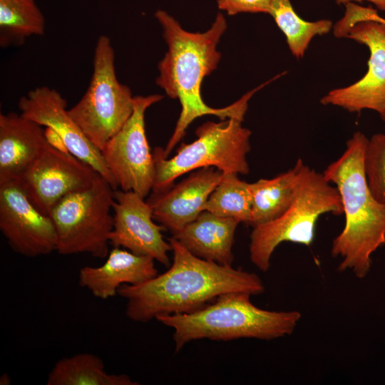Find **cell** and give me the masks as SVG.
<instances>
[{"mask_svg": "<svg viewBox=\"0 0 385 385\" xmlns=\"http://www.w3.org/2000/svg\"><path fill=\"white\" fill-rule=\"evenodd\" d=\"M168 241L173 260L166 272L118 289L127 301L125 314L130 319L147 322L159 315L192 313L225 293L257 295L264 292L256 274L197 257L173 237Z\"/></svg>", "mask_w": 385, "mask_h": 385, "instance_id": "cell-1", "label": "cell"}, {"mask_svg": "<svg viewBox=\"0 0 385 385\" xmlns=\"http://www.w3.org/2000/svg\"><path fill=\"white\" fill-rule=\"evenodd\" d=\"M155 17L163 29L168 46L167 52L158 65L156 84L169 97L178 99L181 105L173 133L163 151V156L168 158L196 118L205 115H214L222 120L244 118L250 98L269 81L250 91L230 106L222 108L208 106L201 97V83L206 76L216 69L220 60L221 53L217 51V46L227 29L225 16L218 14L211 27L203 33L185 31L163 10H158Z\"/></svg>", "mask_w": 385, "mask_h": 385, "instance_id": "cell-2", "label": "cell"}, {"mask_svg": "<svg viewBox=\"0 0 385 385\" xmlns=\"http://www.w3.org/2000/svg\"><path fill=\"white\" fill-rule=\"evenodd\" d=\"M369 138L357 131L347 141L343 154L323 172L339 191L345 216L343 230L334 239L332 255L342 260L338 269L351 270L364 277L371 267V256L385 245V206L369 187L364 160Z\"/></svg>", "mask_w": 385, "mask_h": 385, "instance_id": "cell-3", "label": "cell"}, {"mask_svg": "<svg viewBox=\"0 0 385 385\" xmlns=\"http://www.w3.org/2000/svg\"><path fill=\"white\" fill-rule=\"evenodd\" d=\"M250 296L241 292L225 293L194 312L159 315L155 319L174 329L177 351L197 339L271 340L294 332L302 317L299 312L260 309L252 303Z\"/></svg>", "mask_w": 385, "mask_h": 385, "instance_id": "cell-4", "label": "cell"}, {"mask_svg": "<svg viewBox=\"0 0 385 385\" xmlns=\"http://www.w3.org/2000/svg\"><path fill=\"white\" fill-rule=\"evenodd\" d=\"M325 213L343 214L338 190L317 173L303 165L294 198L279 217L253 227L250 256L261 271L267 272L277 247L283 242L309 246L314 241L319 217Z\"/></svg>", "mask_w": 385, "mask_h": 385, "instance_id": "cell-5", "label": "cell"}, {"mask_svg": "<svg viewBox=\"0 0 385 385\" xmlns=\"http://www.w3.org/2000/svg\"><path fill=\"white\" fill-rule=\"evenodd\" d=\"M243 120L234 117L201 125L195 131L197 139L182 143L170 158L163 156V148L155 147L153 192H165L180 175L205 167H215L223 173L247 174L251 131L242 126Z\"/></svg>", "mask_w": 385, "mask_h": 385, "instance_id": "cell-6", "label": "cell"}, {"mask_svg": "<svg viewBox=\"0 0 385 385\" xmlns=\"http://www.w3.org/2000/svg\"><path fill=\"white\" fill-rule=\"evenodd\" d=\"M134 96L117 78L115 53L110 38L100 36L93 59V73L86 91L68 113L100 150L133 113Z\"/></svg>", "mask_w": 385, "mask_h": 385, "instance_id": "cell-7", "label": "cell"}, {"mask_svg": "<svg viewBox=\"0 0 385 385\" xmlns=\"http://www.w3.org/2000/svg\"><path fill=\"white\" fill-rule=\"evenodd\" d=\"M113 190L98 175L90 187L66 196L52 209L49 216L56 231L58 254L106 258L113 227Z\"/></svg>", "mask_w": 385, "mask_h": 385, "instance_id": "cell-8", "label": "cell"}, {"mask_svg": "<svg viewBox=\"0 0 385 385\" xmlns=\"http://www.w3.org/2000/svg\"><path fill=\"white\" fill-rule=\"evenodd\" d=\"M163 98L160 94L134 96L133 111L101 150L118 187L145 197L152 190L154 163L145 127V113Z\"/></svg>", "mask_w": 385, "mask_h": 385, "instance_id": "cell-9", "label": "cell"}, {"mask_svg": "<svg viewBox=\"0 0 385 385\" xmlns=\"http://www.w3.org/2000/svg\"><path fill=\"white\" fill-rule=\"evenodd\" d=\"M98 175L86 162L50 142L16 180L31 204L49 216L63 197L90 187Z\"/></svg>", "mask_w": 385, "mask_h": 385, "instance_id": "cell-10", "label": "cell"}, {"mask_svg": "<svg viewBox=\"0 0 385 385\" xmlns=\"http://www.w3.org/2000/svg\"><path fill=\"white\" fill-rule=\"evenodd\" d=\"M18 107L24 117L46 127L66 150L91 165L113 190L117 189L101 150L71 118L66 100L57 90L44 86L36 87L19 99Z\"/></svg>", "mask_w": 385, "mask_h": 385, "instance_id": "cell-11", "label": "cell"}, {"mask_svg": "<svg viewBox=\"0 0 385 385\" xmlns=\"http://www.w3.org/2000/svg\"><path fill=\"white\" fill-rule=\"evenodd\" d=\"M345 38L368 48L367 71L352 84L330 91L320 103L351 113L366 109L380 115L385 111V22L377 14L373 21L355 24Z\"/></svg>", "mask_w": 385, "mask_h": 385, "instance_id": "cell-12", "label": "cell"}, {"mask_svg": "<svg viewBox=\"0 0 385 385\" xmlns=\"http://www.w3.org/2000/svg\"><path fill=\"white\" fill-rule=\"evenodd\" d=\"M0 230L12 250L28 257L56 251V231L50 216L38 210L16 180L0 185Z\"/></svg>", "mask_w": 385, "mask_h": 385, "instance_id": "cell-13", "label": "cell"}, {"mask_svg": "<svg viewBox=\"0 0 385 385\" xmlns=\"http://www.w3.org/2000/svg\"><path fill=\"white\" fill-rule=\"evenodd\" d=\"M113 227L110 245L134 254L147 255L168 266V252L172 251L165 240L164 229L153 220V210L145 198L133 191L113 190Z\"/></svg>", "mask_w": 385, "mask_h": 385, "instance_id": "cell-14", "label": "cell"}, {"mask_svg": "<svg viewBox=\"0 0 385 385\" xmlns=\"http://www.w3.org/2000/svg\"><path fill=\"white\" fill-rule=\"evenodd\" d=\"M215 167L197 169L163 192H153L147 200L153 218L171 233L195 220L222 178Z\"/></svg>", "mask_w": 385, "mask_h": 385, "instance_id": "cell-15", "label": "cell"}, {"mask_svg": "<svg viewBox=\"0 0 385 385\" xmlns=\"http://www.w3.org/2000/svg\"><path fill=\"white\" fill-rule=\"evenodd\" d=\"M50 142L38 123L21 113H1L0 185L17 180Z\"/></svg>", "mask_w": 385, "mask_h": 385, "instance_id": "cell-16", "label": "cell"}, {"mask_svg": "<svg viewBox=\"0 0 385 385\" xmlns=\"http://www.w3.org/2000/svg\"><path fill=\"white\" fill-rule=\"evenodd\" d=\"M155 260L113 247L98 267L86 266L78 274V283L97 298L107 299L118 294L123 284H139L158 275Z\"/></svg>", "mask_w": 385, "mask_h": 385, "instance_id": "cell-17", "label": "cell"}, {"mask_svg": "<svg viewBox=\"0 0 385 385\" xmlns=\"http://www.w3.org/2000/svg\"><path fill=\"white\" fill-rule=\"evenodd\" d=\"M239 221L204 210L197 217L173 233L192 255L225 266H232V246Z\"/></svg>", "mask_w": 385, "mask_h": 385, "instance_id": "cell-18", "label": "cell"}, {"mask_svg": "<svg viewBox=\"0 0 385 385\" xmlns=\"http://www.w3.org/2000/svg\"><path fill=\"white\" fill-rule=\"evenodd\" d=\"M304 165L298 159L289 170L271 179H260L250 183L252 197V226L272 221L281 216L292 204Z\"/></svg>", "mask_w": 385, "mask_h": 385, "instance_id": "cell-19", "label": "cell"}, {"mask_svg": "<svg viewBox=\"0 0 385 385\" xmlns=\"http://www.w3.org/2000/svg\"><path fill=\"white\" fill-rule=\"evenodd\" d=\"M47 385H137L126 374H109L100 357L81 353L58 360L48 376Z\"/></svg>", "mask_w": 385, "mask_h": 385, "instance_id": "cell-20", "label": "cell"}, {"mask_svg": "<svg viewBox=\"0 0 385 385\" xmlns=\"http://www.w3.org/2000/svg\"><path fill=\"white\" fill-rule=\"evenodd\" d=\"M45 18L35 0H0V46H20L26 38L42 36Z\"/></svg>", "mask_w": 385, "mask_h": 385, "instance_id": "cell-21", "label": "cell"}, {"mask_svg": "<svg viewBox=\"0 0 385 385\" xmlns=\"http://www.w3.org/2000/svg\"><path fill=\"white\" fill-rule=\"evenodd\" d=\"M269 14L284 34L289 51L297 58L304 56L315 36L327 34L333 28L329 19L304 20L294 11L290 0H272Z\"/></svg>", "mask_w": 385, "mask_h": 385, "instance_id": "cell-22", "label": "cell"}, {"mask_svg": "<svg viewBox=\"0 0 385 385\" xmlns=\"http://www.w3.org/2000/svg\"><path fill=\"white\" fill-rule=\"evenodd\" d=\"M251 209L250 183L240 179L238 174L227 173L209 196L203 211L250 224Z\"/></svg>", "mask_w": 385, "mask_h": 385, "instance_id": "cell-23", "label": "cell"}, {"mask_svg": "<svg viewBox=\"0 0 385 385\" xmlns=\"http://www.w3.org/2000/svg\"><path fill=\"white\" fill-rule=\"evenodd\" d=\"M364 165L372 195L385 206V133L375 134L369 139Z\"/></svg>", "mask_w": 385, "mask_h": 385, "instance_id": "cell-24", "label": "cell"}, {"mask_svg": "<svg viewBox=\"0 0 385 385\" xmlns=\"http://www.w3.org/2000/svg\"><path fill=\"white\" fill-rule=\"evenodd\" d=\"M272 0H217V6L230 16L240 13H270Z\"/></svg>", "mask_w": 385, "mask_h": 385, "instance_id": "cell-25", "label": "cell"}, {"mask_svg": "<svg viewBox=\"0 0 385 385\" xmlns=\"http://www.w3.org/2000/svg\"><path fill=\"white\" fill-rule=\"evenodd\" d=\"M338 4H346L364 1L372 3L378 9L385 11V0H334Z\"/></svg>", "mask_w": 385, "mask_h": 385, "instance_id": "cell-26", "label": "cell"}, {"mask_svg": "<svg viewBox=\"0 0 385 385\" xmlns=\"http://www.w3.org/2000/svg\"><path fill=\"white\" fill-rule=\"evenodd\" d=\"M11 384L10 376L4 373L0 376V385H9Z\"/></svg>", "mask_w": 385, "mask_h": 385, "instance_id": "cell-27", "label": "cell"}, {"mask_svg": "<svg viewBox=\"0 0 385 385\" xmlns=\"http://www.w3.org/2000/svg\"><path fill=\"white\" fill-rule=\"evenodd\" d=\"M380 117L381 120L384 121V123H385V111L382 113L381 114H380Z\"/></svg>", "mask_w": 385, "mask_h": 385, "instance_id": "cell-28", "label": "cell"}, {"mask_svg": "<svg viewBox=\"0 0 385 385\" xmlns=\"http://www.w3.org/2000/svg\"><path fill=\"white\" fill-rule=\"evenodd\" d=\"M381 19H382L383 21L385 22V19H384V18L381 17Z\"/></svg>", "mask_w": 385, "mask_h": 385, "instance_id": "cell-29", "label": "cell"}]
</instances>
